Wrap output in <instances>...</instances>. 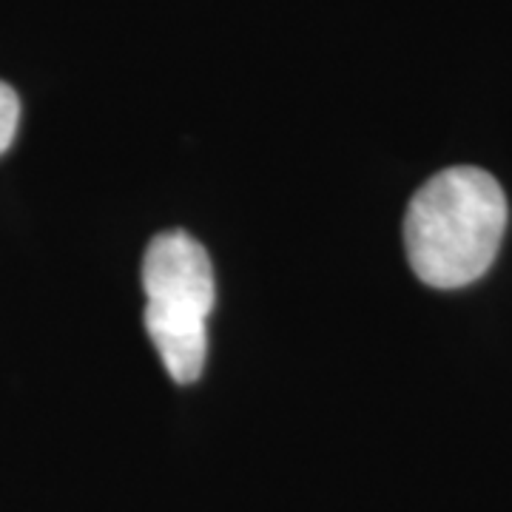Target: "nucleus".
I'll list each match as a JSON object with an SVG mask.
<instances>
[{
  "instance_id": "obj_1",
  "label": "nucleus",
  "mask_w": 512,
  "mask_h": 512,
  "mask_svg": "<svg viewBox=\"0 0 512 512\" xmlns=\"http://www.w3.org/2000/svg\"><path fill=\"white\" fill-rule=\"evenodd\" d=\"M507 228V197L493 174L458 165L430 177L404 217L413 274L439 291H456L490 271Z\"/></svg>"
},
{
  "instance_id": "obj_2",
  "label": "nucleus",
  "mask_w": 512,
  "mask_h": 512,
  "mask_svg": "<svg viewBox=\"0 0 512 512\" xmlns=\"http://www.w3.org/2000/svg\"><path fill=\"white\" fill-rule=\"evenodd\" d=\"M148 339L177 384H194L208 356V316L217 302L214 265L197 239L165 231L143 256Z\"/></svg>"
},
{
  "instance_id": "obj_3",
  "label": "nucleus",
  "mask_w": 512,
  "mask_h": 512,
  "mask_svg": "<svg viewBox=\"0 0 512 512\" xmlns=\"http://www.w3.org/2000/svg\"><path fill=\"white\" fill-rule=\"evenodd\" d=\"M20 120V100L12 86L0 83V154L12 146Z\"/></svg>"
}]
</instances>
